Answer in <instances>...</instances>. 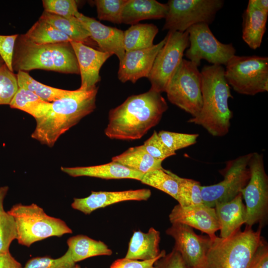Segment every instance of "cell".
I'll return each mask as SVG.
<instances>
[{
	"label": "cell",
	"instance_id": "484cf974",
	"mask_svg": "<svg viewBox=\"0 0 268 268\" xmlns=\"http://www.w3.org/2000/svg\"><path fill=\"white\" fill-rule=\"evenodd\" d=\"M67 244L75 263L92 257L110 256L113 253L103 242L84 235H77L69 238Z\"/></svg>",
	"mask_w": 268,
	"mask_h": 268
},
{
	"label": "cell",
	"instance_id": "9c48e42d",
	"mask_svg": "<svg viewBox=\"0 0 268 268\" xmlns=\"http://www.w3.org/2000/svg\"><path fill=\"white\" fill-rule=\"evenodd\" d=\"M163 30L184 32L197 24H211L222 8V0H170Z\"/></svg>",
	"mask_w": 268,
	"mask_h": 268
},
{
	"label": "cell",
	"instance_id": "9a60e30c",
	"mask_svg": "<svg viewBox=\"0 0 268 268\" xmlns=\"http://www.w3.org/2000/svg\"><path fill=\"white\" fill-rule=\"evenodd\" d=\"M165 41L166 37L149 48L126 51L119 62V80L123 83H134L141 78H148L156 56Z\"/></svg>",
	"mask_w": 268,
	"mask_h": 268
},
{
	"label": "cell",
	"instance_id": "bcb514c9",
	"mask_svg": "<svg viewBox=\"0 0 268 268\" xmlns=\"http://www.w3.org/2000/svg\"><path fill=\"white\" fill-rule=\"evenodd\" d=\"M248 3L260 10L268 12V0H250Z\"/></svg>",
	"mask_w": 268,
	"mask_h": 268
},
{
	"label": "cell",
	"instance_id": "f6af8a7d",
	"mask_svg": "<svg viewBox=\"0 0 268 268\" xmlns=\"http://www.w3.org/2000/svg\"><path fill=\"white\" fill-rule=\"evenodd\" d=\"M0 268H22L10 252L0 253Z\"/></svg>",
	"mask_w": 268,
	"mask_h": 268
},
{
	"label": "cell",
	"instance_id": "f907efd6",
	"mask_svg": "<svg viewBox=\"0 0 268 268\" xmlns=\"http://www.w3.org/2000/svg\"><path fill=\"white\" fill-rule=\"evenodd\" d=\"M3 64H4V62L1 59V58L0 57V65Z\"/></svg>",
	"mask_w": 268,
	"mask_h": 268
},
{
	"label": "cell",
	"instance_id": "ffe728a7",
	"mask_svg": "<svg viewBox=\"0 0 268 268\" xmlns=\"http://www.w3.org/2000/svg\"><path fill=\"white\" fill-rule=\"evenodd\" d=\"M61 169L63 172L73 177L86 176L104 179H131L140 181L144 175L114 161L99 165L62 167Z\"/></svg>",
	"mask_w": 268,
	"mask_h": 268
},
{
	"label": "cell",
	"instance_id": "52a82bcc",
	"mask_svg": "<svg viewBox=\"0 0 268 268\" xmlns=\"http://www.w3.org/2000/svg\"><path fill=\"white\" fill-rule=\"evenodd\" d=\"M225 66V79L236 92L255 95L268 91L267 57L234 55Z\"/></svg>",
	"mask_w": 268,
	"mask_h": 268
},
{
	"label": "cell",
	"instance_id": "3957f363",
	"mask_svg": "<svg viewBox=\"0 0 268 268\" xmlns=\"http://www.w3.org/2000/svg\"><path fill=\"white\" fill-rule=\"evenodd\" d=\"M98 89L96 86L88 91L73 90L68 95L51 102L47 114L36 120L31 137L53 146L61 135L94 110Z\"/></svg>",
	"mask_w": 268,
	"mask_h": 268
},
{
	"label": "cell",
	"instance_id": "7c38bea8",
	"mask_svg": "<svg viewBox=\"0 0 268 268\" xmlns=\"http://www.w3.org/2000/svg\"><path fill=\"white\" fill-rule=\"evenodd\" d=\"M250 179L241 191L246 203L247 226L263 222L268 211V177L265 171L263 155L252 153L249 161Z\"/></svg>",
	"mask_w": 268,
	"mask_h": 268
},
{
	"label": "cell",
	"instance_id": "8fae6325",
	"mask_svg": "<svg viewBox=\"0 0 268 268\" xmlns=\"http://www.w3.org/2000/svg\"><path fill=\"white\" fill-rule=\"evenodd\" d=\"M252 153H250L228 161L221 170L222 181L210 186H201L203 203L214 207L218 203L233 199L246 186L250 179L249 161Z\"/></svg>",
	"mask_w": 268,
	"mask_h": 268
},
{
	"label": "cell",
	"instance_id": "4fadbf2b",
	"mask_svg": "<svg viewBox=\"0 0 268 268\" xmlns=\"http://www.w3.org/2000/svg\"><path fill=\"white\" fill-rule=\"evenodd\" d=\"M187 31L189 46L185 56L198 67L203 59L214 65H226L235 55L236 50L232 44H223L218 41L208 24H197Z\"/></svg>",
	"mask_w": 268,
	"mask_h": 268
},
{
	"label": "cell",
	"instance_id": "7bdbcfd3",
	"mask_svg": "<svg viewBox=\"0 0 268 268\" xmlns=\"http://www.w3.org/2000/svg\"><path fill=\"white\" fill-rule=\"evenodd\" d=\"M166 254L165 250L160 252L157 258L147 261H139L129 259L126 258L119 259L115 261L109 268H155V262Z\"/></svg>",
	"mask_w": 268,
	"mask_h": 268
},
{
	"label": "cell",
	"instance_id": "f35d334b",
	"mask_svg": "<svg viewBox=\"0 0 268 268\" xmlns=\"http://www.w3.org/2000/svg\"><path fill=\"white\" fill-rule=\"evenodd\" d=\"M45 11L66 18L77 17L79 14L74 0H43Z\"/></svg>",
	"mask_w": 268,
	"mask_h": 268
},
{
	"label": "cell",
	"instance_id": "c3c4849f",
	"mask_svg": "<svg viewBox=\"0 0 268 268\" xmlns=\"http://www.w3.org/2000/svg\"><path fill=\"white\" fill-rule=\"evenodd\" d=\"M3 201H0V213L2 212L3 211H4V208H3Z\"/></svg>",
	"mask_w": 268,
	"mask_h": 268
},
{
	"label": "cell",
	"instance_id": "e575fe53",
	"mask_svg": "<svg viewBox=\"0 0 268 268\" xmlns=\"http://www.w3.org/2000/svg\"><path fill=\"white\" fill-rule=\"evenodd\" d=\"M18 88L17 75L4 63L0 65V105H9Z\"/></svg>",
	"mask_w": 268,
	"mask_h": 268
},
{
	"label": "cell",
	"instance_id": "1f68e13d",
	"mask_svg": "<svg viewBox=\"0 0 268 268\" xmlns=\"http://www.w3.org/2000/svg\"><path fill=\"white\" fill-rule=\"evenodd\" d=\"M142 184L160 190L177 200L178 184L170 170L158 169L144 174L140 181Z\"/></svg>",
	"mask_w": 268,
	"mask_h": 268
},
{
	"label": "cell",
	"instance_id": "ab89813d",
	"mask_svg": "<svg viewBox=\"0 0 268 268\" xmlns=\"http://www.w3.org/2000/svg\"><path fill=\"white\" fill-rule=\"evenodd\" d=\"M143 145L147 153L156 160L163 161L175 155L176 152L168 148L154 131L151 136L144 142Z\"/></svg>",
	"mask_w": 268,
	"mask_h": 268
},
{
	"label": "cell",
	"instance_id": "6da1fadb",
	"mask_svg": "<svg viewBox=\"0 0 268 268\" xmlns=\"http://www.w3.org/2000/svg\"><path fill=\"white\" fill-rule=\"evenodd\" d=\"M168 105L161 93L151 89L129 96L110 110L105 134L111 139L140 138L160 122Z\"/></svg>",
	"mask_w": 268,
	"mask_h": 268
},
{
	"label": "cell",
	"instance_id": "f1b7e54d",
	"mask_svg": "<svg viewBox=\"0 0 268 268\" xmlns=\"http://www.w3.org/2000/svg\"><path fill=\"white\" fill-rule=\"evenodd\" d=\"M39 19L51 24L72 41L85 44L91 39L88 31L76 17L66 18L44 11Z\"/></svg>",
	"mask_w": 268,
	"mask_h": 268
},
{
	"label": "cell",
	"instance_id": "4dcf8cb0",
	"mask_svg": "<svg viewBox=\"0 0 268 268\" xmlns=\"http://www.w3.org/2000/svg\"><path fill=\"white\" fill-rule=\"evenodd\" d=\"M24 35L31 42L39 45L72 41L69 37L54 26L40 19Z\"/></svg>",
	"mask_w": 268,
	"mask_h": 268
},
{
	"label": "cell",
	"instance_id": "cb8c5ba5",
	"mask_svg": "<svg viewBox=\"0 0 268 268\" xmlns=\"http://www.w3.org/2000/svg\"><path fill=\"white\" fill-rule=\"evenodd\" d=\"M268 12L248 3L243 14L242 39L253 50L259 48L266 30Z\"/></svg>",
	"mask_w": 268,
	"mask_h": 268
},
{
	"label": "cell",
	"instance_id": "d4e9b609",
	"mask_svg": "<svg viewBox=\"0 0 268 268\" xmlns=\"http://www.w3.org/2000/svg\"><path fill=\"white\" fill-rule=\"evenodd\" d=\"M112 161L144 174L163 168L162 161L155 159L149 154L143 144L129 148L121 154L112 157Z\"/></svg>",
	"mask_w": 268,
	"mask_h": 268
},
{
	"label": "cell",
	"instance_id": "ac0fdd59",
	"mask_svg": "<svg viewBox=\"0 0 268 268\" xmlns=\"http://www.w3.org/2000/svg\"><path fill=\"white\" fill-rule=\"evenodd\" d=\"M151 195L149 189H140L123 191H92L83 198H74L71 207L85 214L110 205L128 201H146Z\"/></svg>",
	"mask_w": 268,
	"mask_h": 268
},
{
	"label": "cell",
	"instance_id": "30bf717a",
	"mask_svg": "<svg viewBox=\"0 0 268 268\" xmlns=\"http://www.w3.org/2000/svg\"><path fill=\"white\" fill-rule=\"evenodd\" d=\"M165 37V43L157 54L148 77L150 89L160 93L165 92L189 46L187 30L168 31Z\"/></svg>",
	"mask_w": 268,
	"mask_h": 268
},
{
	"label": "cell",
	"instance_id": "83f0119b",
	"mask_svg": "<svg viewBox=\"0 0 268 268\" xmlns=\"http://www.w3.org/2000/svg\"><path fill=\"white\" fill-rule=\"evenodd\" d=\"M158 32L153 24L137 23L124 31L123 43L125 51L145 49L152 46Z\"/></svg>",
	"mask_w": 268,
	"mask_h": 268
},
{
	"label": "cell",
	"instance_id": "603a6c76",
	"mask_svg": "<svg viewBox=\"0 0 268 268\" xmlns=\"http://www.w3.org/2000/svg\"><path fill=\"white\" fill-rule=\"evenodd\" d=\"M160 232L153 227L146 233L135 231L131 238L125 258L139 261L154 259L160 254Z\"/></svg>",
	"mask_w": 268,
	"mask_h": 268
},
{
	"label": "cell",
	"instance_id": "836d02e7",
	"mask_svg": "<svg viewBox=\"0 0 268 268\" xmlns=\"http://www.w3.org/2000/svg\"><path fill=\"white\" fill-rule=\"evenodd\" d=\"M127 1L128 0H95L98 18L113 23H121L122 10Z\"/></svg>",
	"mask_w": 268,
	"mask_h": 268
},
{
	"label": "cell",
	"instance_id": "681fc988",
	"mask_svg": "<svg viewBox=\"0 0 268 268\" xmlns=\"http://www.w3.org/2000/svg\"><path fill=\"white\" fill-rule=\"evenodd\" d=\"M72 268H81L79 265L75 264Z\"/></svg>",
	"mask_w": 268,
	"mask_h": 268
},
{
	"label": "cell",
	"instance_id": "b9f144b4",
	"mask_svg": "<svg viewBox=\"0 0 268 268\" xmlns=\"http://www.w3.org/2000/svg\"><path fill=\"white\" fill-rule=\"evenodd\" d=\"M154 267L155 268H191L180 253L174 248L170 253L156 260Z\"/></svg>",
	"mask_w": 268,
	"mask_h": 268
},
{
	"label": "cell",
	"instance_id": "ee69618b",
	"mask_svg": "<svg viewBox=\"0 0 268 268\" xmlns=\"http://www.w3.org/2000/svg\"><path fill=\"white\" fill-rule=\"evenodd\" d=\"M247 268H268V246L264 239L255 251Z\"/></svg>",
	"mask_w": 268,
	"mask_h": 268
},
{
	"label": "cell",
	"instance_id": "d6986e66",
	"mask_svg": "<svg viewBox=\"0 0 268 268\" xmlns=\"http://www.w3.org/2000/svg\"><path fill=\"white\" fill-rule=\"evenodd\" d=\"M76 18L88 31L91 39L97 43L101 51L111 55H115L119 62L123 59L126 52L123 43V31L105 25L81 13Z\"/></svg>",
	"mask_w": 268,
	"mask_h": 268
},
{
	"label": "cell",
	"instance_id": "8992f818",
	"mask_svg": "<svg viewBox=\"0 0 268 268\" xmlns=\"http://www.w3.org/2000/svg\"><path fill=\"white\" fill-rule=\"evenodd\" d=\"M14 218L17 229L18 243L30 247L33 243L53 237H61L72 231L60 218L48 215L35 203H18L7 211Z\"/></svg>",
	"mask_w": 268,
	"mask_h": 268
},
{
	"label": "cell",
	"instance_id": "60d3db41",
	"mask_svg": "<svg viewBox=\"0 0 268 268\" xmlns=\"http://www.w3.org/2000/svg\"><path fill=\"white\" fill-rule=\"evenodd\" d=\"M18 36L17 34L11 35H0V57L8 69L13 72L12 59Z\"/></svg>",
	"mask_w": 268,
	"mask_h": 268
},
{
	"label": "cell",
	"instance_id": "2e32d148",
	"mask_svg": "<svg viewBox=\"0 0 268 268\" xmlns=\"http://www.w3.org/2000/svg\"><path fill=\"white\" fill-rule=\"evenodd\" d=\"M171 223L187 225L205 233L210 238L216 236L220 226L214 207L203 203L182 206L175 205L169 215Z\"/></svg>",
	"mask_w": 268,
	"mask_h": 268
},
{
	"label": "cell",
	"instance_id": "7a4b0ae2",
	"mask_svg": "<svg viewBox=\"0 0 268 268\" xmlns=\"http://www.w3.org/2000/svg\"><path fill=\"white\" fill-rule=\"evenodd\" d=\"M224 72L225 68L220 65H205L202 68L201 109L198 116L188 121L201 126L214 136L228 134L232 117L228 101L233 97Z\"/></svg>",
	"mask_w": 268,
	"mask_h": 268
},
{
	"label": "cell",
	"instance_id": "ba28073f",
	"mask_svg": "<svg viewBox=\"0 0 268 268\" xmlns=\"http://www.w3.org/2000/svg\"><path fill=\"white\" fill-rule=\"evenodd\" d=\"M201 75L198 67L183 59L165 92L168 100L195 117L202 107Z\"/></svg>",
	"mask_w": 268,
	"mask_h": 268
},
{
	"label": "cell",
	"instance_id": "e0dca14e",
	"mask_svg": "<svg viewBox=\"0 0 268 268\" xmlns=\"http://www.w3.org/2000/svg\"><path fill=\"white\" fill-rule=\"evenodd\" d=\"M75 55L81 76L82 91L90 90L96 87L101 79L99 71L111 54L93 49L85 44L72 41L70 42Z\"/></svg>",
	"mask_w": 268,
	"mask_h": 268
},
{
	"label": "cell",
	"instance_id": "8d00e7d4",
	"mask_svg": "<svg viewBox=\"0 0 268 268\" xmlns=\"http://www.w3.org/2000/svg\"><path fill=\"white\" fill-rule=\"evenodd\" d=\"M158 135L165 145L172 151L190 146L195 144L199 136L198 134L179 133L160 131Z\"/></svg>",
	"mask_w": 268,
	"mask_h": 268
},
{
	"label": "cell",
	"instance_id": "4316f807",
	"mask_svg": "<svg viewBox=\"0 0 268 268\" xmlns=\"http://www.w3.org/2000/svg\"><path fill=\"white\" fill-rule=\"evenodd\" d=\"M9 105L11 108L28 113L36 120L47 114L51 102L44 101L27 89L18 87Z\"/></svg>",
	"mask_w": 268,
	"mask_h": 268
},
{
	"label": "cell",
	"instance_id": "f546056e",
	"mask_svg": "<svg viewBox=\"0 0 268 268\" xmlns=\"http://www.w3.org/2000/svg\"><path fill=\"white\" fill-rule=\"evenodd\" d=\"M16 75L18 87L31 91L47 102H53L72 92V90L57 88L40 83L25 71H18Z\"/></svg>",
	"mask_w": 268,
	"mask_h": 268
},
{
	"label": "cell",
	"instance_id": "277c9868",
	"mask_svg": "<svg viewBox=\"0 0 268 268\" xmlns=\"http://www.w3.org/2000/svg\"><path fill=\"white\" fill-rule=\"evenodd\" d=\"M14 71L33 69L79 74L78 62L70 42L39 45L18 34L12 59Z\"/></svg>",
	"mask_w": 268,
	"mask_h": 268
},
{
	"label": "cell",
	"instance_id": "d6a6232c",
	"mask_svg": "<svg viewBox=\"0 0 268 268\" xmlns=\"http://www.w3.org/2000/svg\"><path fill=\"white\" fill-rule=\"evenodd\" d=\"M178 184L177 201L182 206L203 203L199 182L181 177L170 171Z\"/></svg>",
	"mask_w": 268,
	"mask_h": 268
},
{
	"label": "cell",
	"instance_id": "7dc6e473",
	"mask_svg": "<svg viewBox=\"0 0 268 268\" xmlns=\"http://www.w3.org/2000/svg\"><path fill=\"white\" fill-rule=\"evenodd\" d=\"M8 191V187L5 186L0 187V201H4V199Z\"/></svg>",
	"mask_w": 268,
	"mask_h": 268
},
{
	"label": "cell",
	"instance_id": "5b68a950",
	"mask_svg": "<svg viewBox=\"0 0 268 268\" xmlns=\"http://www.w3.org/2000/svg\"><path fill=\"white\" fill-rule=\"evenodd\" d=\"M261 232L246 225L227 238H210L202 268H247L264 239Z\"/></svg>",
	"mask_w": 268,
	"mask_h": 268
},
{
	"label": "cell",
	"instance_id": "44dd1931",
	"mask_svg": "<svg viewBox=\"0 0 268 268\" xmlns=\"http://www.w3.org/2000/svg\"><path fill=\"white\" fill-rule=\"evenodd\" d=\"M219 222L220 237L227 238L240 229L246 222V207L241 193L231 201L214 206Z\"/></svg>",
	"mask_w": 268,
	"mask_h": 268
},
{
	"label": "cell",
	"instance_id": "5bb4252c",
	"mask_svg": "<svg viewBox=\"0 0 268 268\" xmlns=\"http://www.w3.org/2000/svg\"><path fill=\"white\" fill-rule=\"evenodd\" d=\"M166 233L175 240L174 249L179 252L191 268H202L205 254L210 242L208 236L197 235L187 225L172 223Z\"/></svg>",
	"mask_w": 268,
	"mask_h": 268
},
{
	"label": "cell",
	"instance_id": "7402d4cb",
	"mask_svg": "<svg viewBox=\"0 0 268 268\" xmlns=\"http://www.w3.org/2000/svg\"><path fill=\"white\" fill-rule=\"evenodd\" d=\"M167 4L155 0H128L121 14V23L134 25L141 20L165 18Z\"/></svg>",
	"mask_w": 268,
	"mask_h": 268
},
{
	"label": "cell",
	"instance_id": "74e56055",
	"mask_svg": "<svg viewBox=\"0 0 268 268\" xmlns=\"http://www.w3.org/2000/svg\"><path fill=\"white\" fill-rule=\"evenodd\" d=\"M75 265L68 249L62 256L56 259L48 257L33 258L22 268H72Z\"/></svg>",
	"mask_w": 268,
	"mask_h": 268
},
{
	"label": "cell",
	"instance_id": "d590c367",
	"mask_svg": "<svg viewBox=\"0 0 268 268\" xmlns=\"http://www.w3.org/2000/svg\"><path fill=\"white\" fill-rule=\"evenodd\" d=\"M16 238L15 220L11 214L4 210L0 213V253L10 252V245Z\"/></svg>",
	"mask_w": 268,
	"mask_h": 268
}]
</instances>
